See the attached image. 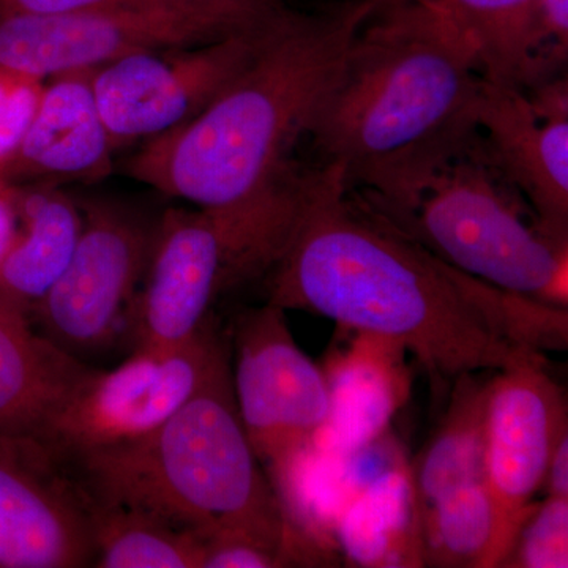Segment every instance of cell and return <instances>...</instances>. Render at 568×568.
<instances>
[{"instance_id":"f1b7e54d","label":"cell","mask_w":568,"mask_h":568,"mask_svg":"<svg viewBox=\"0 0 568 568\" xmlns=\"http://www.w3.org/2000/svg\"><path fill=\"white\" fill-rule=\"evenodd\" d=\"M41 82L0 74V160L11 151L31 121Z\"/></svg>"},{"instance_id":"ac0fdd59","label":"cell","mask_w":568,"mask_h":568,"mask_svg":"<svg viewBox=\"0 0 568 568\" xmlns=\"http://www.w3.org/2000/svg\"><path fill=\"white\" fill-rule=\"evenodd\" d=\"M335 544L351 567H424L420 517L406 459L355 493L336 523Z\"/></svg>"},{"instance_id":"9a60e30c","label":"cell","mask_w":568,"mask_h":568,"mask_svg":"<svg viewBox=\"0 0 568 568\" xmlns=\"http://www.w3.org/2000/svg\"><path fill=\"white\" fill-rule=\"evenodd\" d=\"M95 69L48 78L20 140L0 160L10 179H97L115 151L93 92Z\"/></svg>"},{"instance_id":"ffe728a7","label":"cell","mask_w":568,"mask_h":568,"mask_svg":"<svg viewBox=\"0 0 568 568\" xmlns=\"http://www.w3.org/2000/svg\"><path fill=\"white\" fill-rule=\"evenodd\" d=\"M18 230L0 263V304L31 323L33 312L65 271L82 231V211L55 190L22 197Z\"/></svg>"},{"instance_id":"277c9868","label":"cell","mask_w":568,"mask_h":568,"mask_svg":"<svg viewBox=\"0 0 568 568\" xmlns=\"http://www.w3.org/2000/svg\"><path fill=\"white\" fill-rule=\"evenodd\" d=\"M484 80L477 52L439 11L372 0L306 138L349 183L469 118Z\"/></svg>"},{"instance_id":"7a4b0ae2","label":"cell","mask_w":568,"mask_h":568,"mask_svg":"<svg viewBox=\"0 0 568 568\" xmlns=\"http://www.w3.org/2000/svg\"><path fill=\"white\" fill-rule=\"evenodd\" d=\"M369 9L372 0H345L324 13L291 10L200 114L149 140L130 174L204 209L246 204L290 182L301 170L293 153Z\"/></svg>"},{"instance_id":"e0dca14e","label":"cell","mask_w":568,"mask_h":568,"mask_svg":"<svg viewBox=\"0 0 568 568\" xmlns=\"http://www.w3.org/2000/svg\"><path fill=\"white\" fill-rule=\"evenodd\" d=\"M89 368L0 304V435L41 439Z\"/></svg>"},{"instance_id":"2e32d148","label":"cell","mask_w":568,"mask_h":568,"mask_svg":"<svg viewBox=\"0 0 568 568\" xmlns=\"http://www.w3.org/2000/svg\"><path fill=\"white\" fill-rule=\"evenodd\" d=\"M323 369L328 416L312 443L347 457L388 433L392 418L410 394L405 347L381 336L354 332Z\"/></svg>"},{"instance_id":"7c38bea8","label":"cell","mask_w":568,"mask_h":568,"mask_svg":"<svg viewBox=\"0 0 568 568\" xmlns=\"http://www.w3.org/2000/svg\"><path fill=\"white\" fill-rule=\"evenodd\" d=\"M93 499L47 440L0 435V568L93 567Z\"/></svg>"},{"instance_id":"52a82bcc","label":"cell","mask_w":568,"mask_h":568,"mask_svg":"<svg viewBox=\"0 0 568 568\" xmlns=\"http://www.w3.org/2000/svg\"><path fill=\"white\" fill-rule=\"evenodd\" d=\"M290 10L272 18L178 10H0V74L41 82L70 70L99 69L136 52L196 47L257 31Z\"/></svg>"},{"instance_id":"f546056e","label":"cell","mask_w":568,"mask_h":568,"mask_svg":"<svg viewBox=\"0 0 568 568\" xmlns=\"http://www.w3.org/2000/svg\"><path fill=\"white\" fill-rule=\"evenodd\" d=\"M541 491L549 497L568 499V432L559 437L552 450Z\"/></svg>"},{"instance_id":"cb8c5ba5","label":"cell","mask_w":568,"mask_h":568,"mask_svg":"<svg viewBox=\"0 0 568 568\" xmlns=\"http://www.w3.org/2000/svg\"><path fill=\"white\" fill-rule=\"evenodd\" d=\"M446 17L477 52L489 81L510 82L534 0H418Z\"/></svg>"},{"instance_id":"30bf717a","label":"cell","mask_w":568,"mask_h":568,"mask_svg":"<svg viewBox=\"0 0 568 568\" xmlns=\"http://www.w3.org/2000/svg\"><path fill=\"white\" fill-rule=\"evenodd\" d=\"M280 20L212 43L136 52L95 69L93 92L114 148L152 140L200 114L248 65Z\"/></svg>"},{"instance_id":"d6986e66","label":"cell","mask_w":568,"mask_h":568,"mask_svg":"<svg viewBox=\"0 0 568 568\" xmlns=\"http://www.w3.org/2000/svg\"><path fill=\"white\" fill-rule=\"evenodd\" d=\"M265 473L291 536L313 566L334 559L336 523L362 488L351 455L328 454L310 440Z\"/></svg>"},{"instance_id":"8992f818","label":"cell","mask_w":568,"mask_h":568,"mask_svg":"<svg viewBox=\"0 0 568 568\" xmlns=\"http://www.w3.org/2000/svg\"><path fill=\"white\" fill-rule=\"evenodd\" d=\"M298 181L301 173L235 207L164 212L130 312L133 351L189 343L220 294L271 271L293 226Z\"/></svg>"},{"instance_id":"4dcf8cb0","label":"cell","mask_w":568,"mask_h":568,"mask_svg":"<svg viewBox=\"0 0 568 568\" xmlns=\"http://www.w3.org/2000/svg\"><path fill=\"white\" fill-rule=\"evenodd\" d=\"M18 230V211L14 204L0 197V263L9 252Z\"/></svg>"},{"instance_id":"5bb4252c","label":"cell","mask_w":568,"mask_h":568,"mask_svg":"<svg viewBox=\"0 0 568 568\" xmlns=\"http://www.w3.org/2000/svg\"><path fill=\"white\" fill-rule=\"evenodd\" d=\"M474 121L545 227L568 237V81L518 89L485 78Z\"/></svg>"},{"instance_id":"484cf974","label":"cell","mask_w":568,"mask_h":568,"mask_svg":"<svg viewBox=\"0 0 568 568\" xmlns=\"http://www.w3.org/2000/svg\"><path fill=\"white\" fill-rule=\"evenodd\" d=\"M568 567V499L536 500L500 568Z\"/></svg>"},{"instance_id":"6da1fadb","label":"cell","mask_w":568,"mask_h":568,"mask_svg":"<svg viewBox=\"0 0 568 568\" xmlns=\"http://www.w3.org/2000/svg\"><path fill=\"white\" fill-rule=\"evenodd\" d=\"M267 302L390 339L413 354L435 394L463 375L499 372L529 355L437 260L347 194L339 164L304 168L282 252L264 276Z\"/></svg>"},{"instance_id":"4fadbf2b","label":"cell","mask_w":568,"mask_h":568,"mask_svg":"<svg viewBox=\"0 0 568 568\" xmlns=\"http://www.w3.org/2000/svg\"><path fill=\"white\" fill-rule=\"evenodd\" d=\"M484 429L485 484L510 549L544 487L552 450L568 432L567 402L544 355H529L487 381Z\"/></svg>"},{"instance_id":"ba28073f","label":"cell","mask_w":568,"mask_h":568,"mask_svg":"<svg viewBox=\"0 0 568 568\" xmlns=\"http://www.w3.org/2000/svg\"><path fill=\"white\" fill-rule=\"evenodd\" d=\"M227 361L211 321L181 346L134 349L111 372L89 368L41 439L65 455L140 439L175 416Z\"/></svg>"},{"instance_id":"5b68a950","label":"cell","mask_w":568,"mask_h":568,"mask_svg":"<svg viewBox=\"0 0 568 568\" xmlns=\"http://www.w3.org/2000/svg\"><path fill=\"white\" fill-rule=\"evenodd\" d=\"M65 457L100 506L145 511L201 541L260 538L305 566L239 416L230 361L155 432Z\"/></svg>"},{"instance_id":"7402d4cb","label":"cell","mask_w":568,"mask_h":568,"mask_svg":"<svg viewBox=\"0 0 568 568\" xmlns=\"http://www.w3.org/2000/svg\"><path fill=\"white\" fill-rule=\"evenodd\" d=\"M424 567L497 568L508 544L487 484L467 485L420 511Z\"/></svg>"},{"instance_id":"8fae6325","label":"cell","mask_w":568,"mask_h":568,"mask_svg":"<svg viewBox=\"0 0 568 568\" xmlns=\"http://www.w3.org/2000/svg\"><path fill=\"white\" fill-rule=\"evenodd\" d=\"M231 383L264 469L305 446L328 416L323 369L294 342L284 310L265 302L237 316Z\"/></svg>"},{"instance_id":"83f0119b","label":"cell","mask_w":568,"mask_h":568,"mask_svg":"<svg viewBox=\"0 0 568 568\" xmlns=\"http://www.w3.org/2000/svg\"><path fill=\"white\" fill-rule=\"evenodd\" d=\"M293 567L286 552L267 541L242 534H216L204 538L201 568Z\"/></svg>"},{"instance_id":"603a6c76","label":"cell","mask_w":568,"mask_h":568,"mask_svg":"<svg viewBox=\"0 0 568 568\" xmlns=\"http://www.w3.org/2000/svg\"><path fill=\"white\" fill-rule=\"evenodd\" d=\"M97 568H201L203 541L145 511L93 503Z\"/></svg>"},{"instance_id":"3957f363","label":"cell","mask_w":568,"mask_h":568,"mask_svg":"<svg viewBox=\"0 0 568 568\" xmlns=\"http://www.w3.org/2000/svg\"><path fill=\"white\" fill-rule=\"evenodd\" d=\"M377 219L465 274L567 308L568 237L549 233L469 118L346 183Z\"/></svg>"},{"instance_id":"d4e9b609","label":"cell","mask_w":568,"mask_h":568,"mask_svg":"<svg viewBox=\"0 0 568 568\" xmlns=\"http://www.w3.org/2000/svg\"><path fill=\"white\" fill-rule=\"evenodd\" d=\"M568 0H534L510 82L529 89L567 77Z\"/></svg>"},{"instance_id":"44dd1931","label":"cell","mask_w":568,"mask_h":568,"mask_svg":"<svg viewBox=\"0 0 568 568\" xmlns=\"http://www.w3.org/2000/svg\"><path fill=\"white\" fill-rule=\"evenodd\" d=\"M485 396L477 373L452 384L446 417L410 466L418 515L439 497L485 481Z\"/></svg>"},{"instance_id":"4316f807","label":"cell","mask_w":568,"mask_h":568,"mask_svg":"<svg viewBox=\"0 0 568 568\" xmlns=\"http://www.w3.org/2000/svg\"><path fill=\"white\" fill-rule=\"evenodd\" d=\"M0 10L67 13L85 10L212 11L246 18H272L287 10L283 0H0Z\"/></svg>"},{"instance_id":"9c48e42d","label":"cell","mask_w":568,"mask_h":568,"mask_svg":"<svg viewBox=\"0 0 568 568\" xmlns=\"http://www.w3.org/2000/svg\"><path fill=\"white\" fill-rule=\"evenodd\" d=\"M82 231L65 271L31 321L63 353H102L129 327L155 226L106 203L82 205Z\"/></svg>"}]
</instances>
